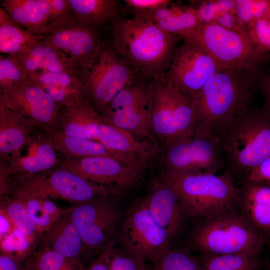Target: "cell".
I'll return each instance as SVG.
<instances>
[{"label": "cell", "instance_id": "bcb514c9", "mask_svg": "<svg viewBox=\"0 0 270 270\" xmlns=\"http://www.w3.org/2000/svg\"><path fill=\"white\" fill-rule=\"evenodd\" d=\"M0 270H22V262L12 255L1 253Z\"/></svg>", "mask_w": 270, "mask_h": 270}, {"label": "cell", "instance_id": "b9f144b4", "mask_svg": "<svg viewBox=\"0 0 270 270\" xmlns=\"http://www.w3.org/2000/svg\"><path fill=\"white\" fill-rule=\"evenodd\" d=\"M243 181L270 186V157L252 169Z\"/></svg>", "mask_w": 270, "mask_h": 270}, {"label": "cell", "instance_id": "ac0fdd59", "mask_svg": "<svg viewBox=\"0 0 270 270\" xmlns=\"http://www.w3.org/2000/svg\"><path fill=\"white\" fill-rule=\"evenodd\" d=\"M98 142L114 154L144 168L159 152L158 145L151 138H142L103 119L98 128Z\"/></svg>", "mask_w": 270, "mask_h": 270}, {"label": "cell", "instance_id": "2e32d148", "mask_svg": "<svg viewBox=\"0 0 270 270\" xmlns=\"http://www.w3.org/2000/svg\"><path fill=\"white\" fill-rule=\"evenodd\" d=\"M100 30L73 20L54 30L42 40L62 54L78 72L88 66L106 44Z\"/></svg>", "mask_w": 270, "mask_h": 270}, {"label": "cell", "instance_id": "5bb4252c", "mask_svg": "<svg viewBox=\"0 0 270 270\" xmlns=\"http://www.w3.org/2000/svg\"><path fill=\"white\" fill-rule=\"evenodd\" d=\"M61 164L84 179L118 194L136 186L143 168L115 158L97 156L80 158H64Z\"/></svg>", "mask_w": 270, "mask_h": 270}, {"label": "cell", "instance_id": "ab89813d", "mask_svg": "<svg viewBox=\"0 0 270 270\" xmlns=\"http://www.w3.org/2000/svg\"><path fill=\"white\" fill-rule=\"evenodd\" d=\"M114 246H110L109 270H152L146 262L130 256Z\"/></svg>", "mask_w": 270, "mask_h": 270}, {"label": "cell", "instance_id": "d6986e66", "mask_svg": "<svg viewBox=\"0 0 270 270\" xmlns=\"http://www.w3.org/2000/svg\"><path fill=\"white\" fill-rule=\"evenodd\" d=\"M39 175L41 184L50 198L76 204L112 195L106 188L67 170L61 162L52 170Z\"/></svg>", "mask_w": 270, "mask_h": 270}, {"label": "cell", "instance_id": "52a82bcc", "mask_svg": "<svg viewBox=\"0 0 270 270\" xmlns=\"http://www.w3.org/2000/svg\"><path fill=\"white\" fill-rule=\"evenodd\" d=\"M76 75L84 98L100 114L120 91L140 78L110 42Z\"/></svg>", "mask_w": 270, "mask_h": 270}, {"label": "cell", "instance_id": "f1b7e54d", "mask_svg": "<svg viewBox=\"0 0 270 270\" xmlns=\"http://www.w3.org/2000/svg\"><path fill=\"white\" fill-rule=\"evenodd\" d=\"M28 76L30 81L44 90L60 106L84 98L76 74L44 72L30 74Z\"/></svg>", "mask_w": 270, "mask_h": 270}, {"label": "cell", "instance_id": "1f68e13d", "mask_svg": "<svg viewBox=\"0 0 270 270\" xmlns=\"http://www.w3.org/2000/svg\"><path fill=\"white\" fill-rule=\"evenodd\" d=\"M42 39L18 24L0 6V54L16 56Z\"/></svg>", "mask_w": 270, "mask_h": 270}, {"label": "cell", "instance_id": "f35d334b", "mask_svg": "<svg viewBox=\"0 0 270 270\" xmlns=\"http://www.w3.org/2000/svg\"><path fill=\"white\" fill-rule=\"evenodd\" d=\"M248 32L254 44L261 50L270 51V12L252 22L247 26Z\"/></svg>", "mask_w": 270, "mask_h": 270}, {"label": "cell", "instance_id": "8fae6325", "mask_svg": "<svg viewBox=\"0 0 270 270\" xmlns=\"http://www.w3.org/2000/svg\"><path fill=\"white\" fill-rule=\"evenodd\" d=\"M152 84L140 78L125 88L102 113L103 120L138 137L150 138Z\"/></svg>", "mask_w": 270, "mask_h": 270}, {"label": "cell", "instance_id": "e575fe53", "mask_svg": "<svg viewBox=\"0 0 270 270\" xmlns=\"http://www.w3.org/2000/svg\"><path fill=\"white\" fill-rule=\"evenodd\" d=\"M198 258L204 270H260L262 268L260 256L202 254Z\"/></svg>", "mask_w": 270, "mask_h": 270}, {"label": "cell", "instance_id": "c3c4849f", "mask_svg": "<svg viewBox=\"0 0 270 270\" xmlns=\"http://www.w3.org/2000/svg\"><path fill=\"white\" fill-rule=\"evenodd\" d=\"M267 244L268 245L269 248H270V242H268Z\"/></svg>", "mask_w": 270, "mask_h": 270}, {"label": "cell", "instance_id": "d590c367", "mask_svg": "<svg viewBox=\"0 0 270 270\" xmlns=\"http://www.w3.org/2000/svg\"><path fill=\"white\" fill-rule=\"evenodd\" d=\"M152 265L154 270H204L198 256L182 248H170Z\"/></svg>", "mask_w": 270, "mask_h": 270}, {"label": "cell", "instance_id": "7c38bea8", "mask_svg": "<svg viewBox=\"0 0 270 270\" xmlns=\"http://www.w3.org/2000/svg\"><path fill=\"white\" fill-rule=\"evenodd\" d=\"M222 70L204 48L196 44L184 40L175 51L165 82L190 100Z\"/></svg>", "mask_w": 270, "mask_h": 270}, {"label": "cell", "instance_id": "83f0119b", "mask_svg": "<svg viewBox=\"0 0 270 270\" xmlns=\"http://www.w3.org/2000/svg\"><path fill=\"white\" fill-rule=\"evenodd\" d=\"M28 74L36 72H66L77 74L72 62L60 52L40 40L14 56Z\"/></svg>", "mask_w": 270, "mask_h": 270}, {"label": "cell", "instance_id": "f907efd6", "mask_svg": "<svg viewBox=\"0 0 270 270\" xmlns=\"http://www.w3.org/2000/svg\"><path fill=\"white\" fill-rule=\"evenodd\" d=\"M154 270V268L153 270Z\"/></svg>", "mask_w": 270, "mask_h": 270}, {"label": "cell", "instance_id": "603a6c76", "mask_svg": "<svg viewBox=\"0 0 270 270\" xmlns=\"http://www.w3.org/2000/svg\"><path fill=\"white\" fill-rule=\"evenodd\" d=\"M102 120L100 113L82 98L60 106L56 121L50 131L98 142V128Z\"/></svg>", "mask_w": 270, "mask_h": 270}, {"label": "cell", "instance_id": "681fc988", "mask_svg": "<svg viewBox=\"0 0 270 270\" xmlns=\"http://www.w3.org/2000/svg\"><path fill=\"white\" fill-rule=\"evenodd\" d=\"M268 12H270V8L268 10Z\"/></svg>", "mask_w": 270, "mask_h": 270}, {"label": "cell", "instance_id": "3957f363", "mask_svg": "<svg viewBox=\"0 0 270 270\" xmlns=\"http://www.w3.org/2000/svg\"><path fill=\"white\" fill-rule=\"evenodd\" d=\"M226 172L240 182L270 157V116L262 107L248 106L218 134Z\"/></svg>", "mask_w": 270, "mask_h": 270}, {"label": "cell", "instance_id": "9a60e30c", "mask_svg": "<svg viewBox=\"0 0 270 270\" xmlns=\"http://www.w3.org/2000/svg\"><path fill=\"white\" fill-rule=\"evenodd\" d=\"M0 104L17 112L36 129L48 132L52 130L61 106L29 79L0 92Z\"/></svg>", "mask_w": 270, "mask_h": 270}, {"label": "cell", "instance_id": "836d02e7", "mask_svg": "<svg viewBox=\"0 0 270 270\" xmlns=\"http://www.w3.org/2000/svg\"><path fill=\"white\" fill-rule=\"evenodd\" d=\"M84 265L68 258L40 243L26 260L22 270H82Z\"/></svg>", "mask_w": 270, "mask_h": 270}, {"label": "cell", "instance_id": "74e56055", "mask_svg": "<svg viewBox=\"0 0 270 270\" xmlns=\"http://www.w3.org/2000/svg\"><path fill=\"white\" fill-rule=\"evenodd\" d=\"M188 5L194 10L202 24L215 21L226 13L236 14L235 0L194 1Z\"/></svg>", "mask_w": 270, "mask_h": 270}, {"label": "cell", "instance_id": "60d3db41", "mask_svg": "<svg viewBox=\"0 0 270 270\" xmlns=\"http://www.w3.org/2000/svg\"><path fill=\"white\" fill-rule=\"evenodd\" d=\"M236 14L244 24L248 25L264 15L270 8V0H235Z\"/></svg>", "mask_w": 270, "mask_h": 270}, {"label": "cell", "instance_id": "4dcf8cb0", "mask_svg": "<svg viewBox=\"0 0 270 270\" xmlns=\"http://www.w3.org/2000/svg\"><path fill=\"white\" fill-rule=\"evenodd\" d=\"M54 149L64 158L106 156L119 159L138 167L114 154L101 144L81 138L68 136L52 131H46Z\"/></svg>", "mask_w": 270, "mask_h": 270}, {"label": "cell", "instance_id": "4fadbf2b", "mask_svg": "<svg viewBox=\"0 0 270 270\" xmlns=\"http://www.w3.org/2000/svg\"><path fill=\"white\" fill-rule=\"evenodd\" d=\"M164 164L166 170L204 174H216L226 166L218 138L194 134L167 146Z\"/></svg>", "mask_w": 270, "mask_h": 270}, {"label": "cell", "instance_id": "ba28073f", "mask_svg": "<svg viewBox=\"0 0 270 270\" xmlns=\"http://www.w3.org/2000/svg\"><path fill=\"white\" fill-rule=\"evenodd\" d=\"M152 131L166 146L194 134L197 120L191 100L165 81L152 84Z\"/></svg>", "mask_w": 270, "mask_h": 270}, {"label": "cell", "instance_id": "6da1fadb", "mask_svg": "<svg viewBox=\"0 0 270 270\" xmlns=\"http://www.w3.org/2000/svg\"><path fill=\"white\" fill-rule=\"evenodd\" d=\"M262 68L223 70L191 99L197 123L194 134L216 136L238 113L250 104L259 90Z\"/></svg>", "mask_w": 270, "mask_h": 270}, {"label": "cell", "instance_id": "484cf974", "mask_svg": "<svg viewBox=\"0 0 270 270\" xmlns=\"http://www.w3.org/2000/svg\"><path fill=\"white\" fill-rule=\"evenodd\" d=\"M0 6L18 24L42 38L53 29L49 0H1Z\"/></svg>", "mask_w": 270, "mask_h": 270}, {"label": "cell", "instance_id": "7a4b0ae2", "mask_svg": "<svg viewBox=\"0 0 270 270\" xmlns=\"http://www.w3.org/2000/svg\"><path fill=\"white\" fill-rule=\"evenodd\" d=\"M110 24L112 46L140 77L151 84L166 81L182 39L134 16L128 18L120 14Z\"/></svg>", "mask_w": 270, "mask_h": 270}, {"label": "cell", "instance_id": "7402d4cb", "mask_svg": "<svg viewBox=\"0 0 270 270\" xmlns=\"http://www.w3.org/2000/svg\"><path fill=\"white\" fill-rule=\"evenodd\" d=\"M70 207L42 235L40 244L64 257L84 264L96 254L86 246L70 214Z\"/></svg>", "mask_w": 270, "mask_h": 270}, {"label": "cell", "instance_id": "8d00e7d4", "mask_svg": "<svg viewBox=\"0 0 270 270\" xmlns=\"http://www.w3.org/2000/svg\"><path fill=\"white\" fill-rule=\"evenodd\" d=\"M28 79L26 72L14 56L0 55V92L14 88Z\"/></svg>", "mask_w": 270, "mask_h": 270}, {"label": "cell", "instance_id": "9c48e42d", "mask_svg": "<svg viewBox=\"0 0 270 270\" xmlns=\"http://www.w3.org/2000/svg\"><path fill=\"white\" fill-rule=\"evenodd\" d=\"M118 240L126 254L152 264L170 249L171 240L150 212L144 198L129 208Z\"/></svg>", "mask_w": 270, "mask_h": 270}, {"label": "cell", "instance_id": "7bdbcfd3", "mask_svg": "<svg viewBox=\"0 0 270 270\" xmlns=\"http://www.w3.org/2000/svg\"><path fill=\"white\" fill-rule=\"evenodd\" d=\"M125 6L133 13L153 10L168 4L170 0H124Z\"/></svg>", "mask_w": 270, "mask_h": 270}, {"label": "cell", "instance_id": "f6af8a7d", "mask_svg": "<svg viewBox=\"0 0 270 270\" xmlns=\"http://www.w3.org/2000/svg\"><path fill=\"white\" fill-rule=\"evenodd\" d=\"M264 99L262 106L270 116V73L263 74L260 84L259 90Z\"/></svg>", "mask_w": 270, "mask_h": 270}, {"label": "cell", "instance_id": "ee69618b", "mask_svg": "<svg viewBox=\"0 0 270 270\" xmlns=\"http://www.w3.org/2000/svg\"><path fill=\"white\" fill-rule=\"evenodd\" d=\"M110 246L98 254L96 259L82 270H109Z\"/></svg>", "mask_w": 270, "mask_h": 270}, {"label": "cell", "instance_id": "4316f807", "mask_svg": "<svg viewBox=\"0 0 270 270\" xmlns=\"http://www.w3.org/2000/svg\"><path fill=\"white\" fill-rule=\"evenodd\" d=\"M172 2L153 10L133 13L134 16L150 22L180 38L202 24L192 6Z\"/></svg>", "mask_w": 270, "mask_h": 270}, {"label": "cell", "instance_id": "cb8c5ba5", "mask_svg": "<svg viewBox=\"0 0 270 270\" xmlns=\"http://www.w3.org/2000/svg\"><path fill=\"white\" fill-rule=\"evenodd\" d=\"M236 208L270 242V186L243 181L238 186Z\"/></svg>", "mask_w": 270, "mask_h": 270}, {"label": "cell", "instance_id": "30bf717a", "mask_svg": "<svg viewBox=\"0 0 270 270\" xmlns=\"http://www.w3.org/2000/svg\"><path fill=\"white\" fill-rule=\"evenodd\" d=\"M102 196L70 207V216L86 246L96 254L115 246L121 225L118 206Z\"/></svg>", "mask_w": 270, "mask_h": 270}, {"label": "cell", "instance_id": "5b68a950", "mask_svg": "<svg viewBox=\"0 0 270 270\" xmlns=\"http://www.w3.org/2000/svg\"><path fill=\"white\" fill-rule=\"evenodd\" d=\"M162 178L173 188L186 216L194 220L236 206L238 186L226 171L216 175L166 170Z\"/></svg>", "mask_w": 270, "mask_h": 270}, {"label": "cell", "instance_id": "d4e9b609", "mask_svg": "<svg viewBox=\"0 0 270 270\" xmlns=\"http://www.w3.org/2000/svg\"><path fill=\"white\" fill-rule=\"evenodd\" d=\"M36 129L19 114L0 104V168H6L20 156L22 148Z\"/></svg>", "mask_w": 270, "mask_h": 270}, {"label": "cell", "instance_id": "ffe728a7", "mask_svg": "<svg viewBox=\"0 0 270 270\" xmlns=\"http://www.w3.org/2000/svg\"><path fill=\"white\" fill-rule=\"evenodd\" d=\"M26 144V155L20 156L8 168L0 169L1 184L11 176L41 174L61 162L46 130H35Z\"/></svg>", "mask_w": 270, "mask_h": 270}, {"label": "cell", "instance_id": "e0dca14e", "mask_svg": "<svg viewBox=\"0 0 270 270\" xmlns=\"http://www.w3.org/2000/svg\"><path fill=\"white\" fill-rule=\"evenodd\" d=\"M4 194L22 202L42 235L68 209L58 208L50 200L39 174L10 176L0 190V195Z\"/></svg>", "mask_w": 270, "mask_h": 270}, {"label": "cell", "instance_id": "44dd1931", "mask_svg": "<svg viewBox=\"0 0 270 270\" xmlns=\"http://www.w3.org/2000/svg\"><path fill=\"white\" fill-rule=\"evenodd\" d=\"M144 198L152 217L172 240L181 230L186 217L174 190L161 178L153 183Z\"/></svg>", "mask_w": 270, "mask_h": 270}, {"label": "cell", "instance_id": "7dc6e473", "mask_svg": "<svg viewBox=\"0 0 270 270\" xmlns=\"http://www.w3.org/2000/svg\"><path fill=\"white\" fill-rule=\"evenodd\" d=\"M260 270H270V266L268 267L265 268H262Z\"/></svg>", "mask_w": 270, "mask_h": 270}, {"label": "cell", "instance_id": "f546056e", "mask_svg": "<svg viewBox=\"0 0 270 270\" xmlns=\"http://www.w3.org/2000/svg\"><path fill=\"white\" fill-rule=\"evenodd\" d=\"M74 20L80 24L100 29L122 14L118 0H68Z\"/></svg>", "mask_w": 270, "mask_h": 270}, {"label": "cell", "instance_id": "8992f818", "mask_svg": "<svg viewBox=\"0 0 270 270\" xmlns=\"http://www.w3.org/2000/svg\"><path fill=\"white\" fill-rule=\"evenodd\" d=\"M204 48L222 70L262 68L270 58L260 49L248 32L227 28L216 21L202 24L182 37Z\"/></svg>", "mask_w": 270, "mask_h": 270}, {"label": "cell", "instance_id": "277c9868", "mask_svg": "<svg viewBox=\"0 0 270 270\" xmlns=\"http://www.w3.org/2000/svg\"><path fill=\"white\" fill-rule=\"evenodd\" d=\"M188 242L200 254L258 256L268 240L236 206L194 220Z\"/></svg>", "mask_w": 270, "mask_h": 270}, {"label": "cell", "instance_id": "d6a6232c", "mask_svg": "<svg viewBox=\"0 0 270 270\" xmlns=\"http://www.w3.org/2000/svg\"><path fill=\"white\" fill-rule=\"evenodd\" d=\"M0 211L10 218L14 226L27 240L34 252L40 243L42 234L38 230L30 213L20 200L6 194L0 196Z\"/></svg>", "mask_w": 270, "mask_h": 270}]
</instances>
